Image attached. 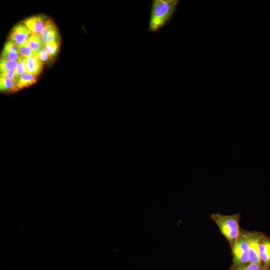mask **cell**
I'll list each match as a JSON object with an SVG mask.
<instances>
[{"instance_id": "6da1fadb", "label": "cell", "mask_w": 270, "mask_h": 270, "mask_svg": "<svg viewBox=\"0 0 270 270\" xmlns=\"http://www.w3.org/2000/svg\"><path fill=\"white\" fill-rule=\"evenodd\" d=\"M178 0H153L152 3L148 30L158 32L168 24L176 12Z\"/></svg>"}, {"instance_id": "7a4b0ae2", "label": "cell", "mask_w": 270, "mask_h": 270, "mask_svg": "<svg viewBox=\"0 0 270 270\" xmlns=\"http://www.w3.org/2000/svg\"><path fill=\"white\" fill-rule=\"evenodd\" d=\"M211 218L216 224L220 232L228 242L231 248L240 232V214L231 215H224L218 213L212 214Z\"/></svg>"}, {"instance_id": "3957f363", "label": "cell", "mask_w": 270, "mask_h": 270, "mask_svg": "<svg viewBox=\"0 0 270 270\" xmlns=\"http://www.w3.org/2000/svg\"><path fill=\"white\" fill-rule=\"evenodd\" d=\"M231 250L232 266H240L250 262V252L247 230H240V235Z\"/></svg>"}, {"instance_id": "277c9868", "label": "cell", "mask_w": 270, "mask_h": 270, "mask_svg": "<svg viewBox=\"0 0 270 270\" xmlns=\"http://www.w3.org/2000/svg\"><path fill=\"white\" fill-rule=\"evenodd\" d=\"M262 232L248 231L249 242L250 258V262L261 264L260 257V241Z\"/></svg>"}, {"instance_id": "5b68a950", "label": "cell", "mask_w": 270, "mask_h": 270, "mask_svg": "<svg viewBox=\"0 0 270 270\" xmlns=\"http://www.w3.org/2000/svg\"><path fill=\"white\" fill-rule=\"evenodd\" d=\"M32 34L26 25L19 24L12 29L9 34V40L19 46L25 43Z\"/></svg>"}, {"instance_id": "8992f818", "label": "cell", "mask_w": 270, "mask_h": 270, "mask_svg": "<svg viewBox=\"0 0 270 270\" xmlns=\"http://www.w3.org/2000/svg\"><path fill=\"white\" fill-rule=\"evenodd\" d=\"M48 19L44 14H38L25 19L22 23L34 34L38 36L42 32Z\"/></svg>"}, {"instance_id": "52a82bcc", "label": "cell", "mask_w": 270, "mask_h": 270, "mask_svg": "<svg viewBox=\"0 0 270 270\" xmlns=\"http://www.w3.org/2000/svg\"><path fill=\"white\" fill-rule=\"evenodd\" d=\"M260 257L264 270H270V237L262 233L260 241Z\"/></svg>"}, {"instance_id": "ba28073f", "label": "cell", "mask_w": 270, "mask_h": 270, "mask_svg": "<svg viewBox=\"0 0 270 270\" xmlns=\"http://www.w3.org/2000/svg\"><path fill=\"white\" fill-rule=\"evenodd\" d=\"M39 36L44 44L52 41H60V40L58 28L50 19H48L44 31Z\"/></svg>"}, {"instance_id": "9c48e42d", "label": "cell", "mask_w": 270, "mask_h": 270, "mask_svg": "<svg viewBox=\"0 0 270 270\" xmlns=\"http://www.w3.org/2000/svg\"><path fill=\"white\" fill-rule=\"evenodd\" d=\"M44 64H42L36 56L26 58L27 72L37 76L42 70Z\"/></svg>"}, {"instance_id": "30bf717a", "label": "cell", "mask_w": 270, "mask_h": 270, "mask_svg": "<svg viewBox=\"0 0 270 270\" xmlns=\"http://www.w3.org/2000/svg\"><path fill=\"white\" fill-rule=\"evenodd\" d=\"M37 77L28 72L22 75L17 80L18 90L30 86L35 84Z\"/></svg>"}, {"instance_id": "8fae6325", "label": "cell", "mask_w": 270, "mask_h": 270, "mask_svg": "<svg viewBox=\"0 0 270 270\" xmlns=\"http://www.w3.org/2000/svg\"><path fill=\"white\" fill-rule=\"evenodd\" d=\"M26 42L33 51L34 55L44 46V42L41 38L36 34H32Z\"/></svg>"}, {"instance_id": "7c38bea8", "label": "cell", "mask_w": 270, "mask_h": 270, "mask_svg": "<svg viewBox=\"0 0 270 270\" xmlns=\"http://www.w3.org/2000/svg\"><path fill=\"white\" fill-rule=\"evenodd\" d=\"M0 90L1 92H6L17 91V82L15 80L0 78Z\"/></svg>"}, {"instance_id": "4fadbf2b", "label": "cell", "mask_w": 270, "mask_h": 270, "mask_svg": "<svg viewBox=\"0 0 270 270\" xmlns=\"http://www.w3.org/2000/svg\"><path fill=\"white\" fill-rule=\"evenodd\" d=\"M18 60H8L0 58V73L5 72L15 71Z\"/></svg>"}, {"instance_id": "5bb4252c", "label": "cell", "mask_w": 270, "mask_h": 270, "mask_svg": "<svg viewBox=\"0 0 270 270\" xmlns=\"http://www.w3.org/2000/svg\"><path fill=\"white\" fill-rule=\"evenodd\" d=\"M60 42V41H52L44 44V48L52 58L56 55L58 52Z\"/></svg>"}, {"instance_id": "9a60e30c", "label": "cell", "mask_w": 270, "mask_h": 270, "mask_svg": "<svg viewBox=\"0 0 270 270\" xmlns=\"http://www.w3.org/2000/svg\"><path fill=\"white\" fill-rule=\"evenodd\" d=\"M26 58L22 56L18 60V65L15 70V78L16 81L22 75L27 72Z\"/></svg>"}, {"instance_id": "2e32d148", "label": "cell", "mask_w": 270, "mask_h": 270, "mask_svg": "<svg viewBox=\"0 0 270 270\" xmlns=\"http://www.w3.org/2000/svg\"><path fill=\"white\" fill-rule=\"evenodd\" d=\"M230 270H264L262 265L248 262L240 266L232 265Z\"/></svg>"}, {"instance_id": "e0dca14e", "label": "cell", "mask_w": 270, "mask_h": 270, "mask_svg": "<svg viewBox=\"0 0 270 270\" xmlns=\"http://www.w3.org/2000/svg\"><path fill=\"white\" fill-rule=\"evenodd\" d=\"M22 56L20 53L3 49L1 54V58L8 60H18Z\"/></svg>"}, {"instance_id": "ac0fdd59", "label": "cell", "mask_w": 270, "mask_h": 270, "mask_svg": "<svg viewBox=\"0 0 270 270\" xmlns=\"http://www.w3.org/2000/svg\"><path fill=\"white\" fill-rule=\"evenodd\" d=\"M18 52L21 56L26 58H29L34 55L26 42L18 46Z\"/></svg>"}, {"instance_id": "d6986e66", "label": "cell", "mask_w": 270, "mask_h": 270, "mask_svg": "<svg viewBox=\"0 0 270 270\" xmlns=\"http://www.w3.org/2000/svg\"><path fill=\"white\" fill-rule=\"evenodd\" d=\"M39 60L43 64L50 63L52 57L47 52L44 47L35 54Z\"/></svg>"}, {"instance_id": "ffe728a7", "label": "cell", "mask_w": 270, "mask_h": 270, "mask_svg": "<svg viewBox=\"0 0 270 270\" xmlns=\"http://www.w3.org/2000/svg\"><path fill=\"white\" fill-rule=\"evenodd\" d=\"M3 49L19 53L18 46L10 40L6 42Z\"/></svg>"}, {"instance_id": "44dd1931", "label": "cell", "mask_w": 270, "mask_h": 270, "mask_svg": "<svg viewBox=\"0 0 270 270\" xmlns=\"http://www.w3.org/2000/svg\"><path fill=\"white\" fill-rule=\"evenodd\" d=\"M0 76V78L16 80L15 78V71L5 72H1Z\"/></svg>"}]
</instances>
